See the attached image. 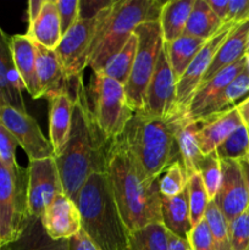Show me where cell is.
Instances as JSON below:
<instances>
[{"label": "cell", "instance_id": "6da1fadb", "mask_svg": "<svg viewBox=\"0 0 249 250\" xmlns=\"http://www.w3.org/2000/svg\"><path fill=\"white\" fill-rule=\"evenodd\" d=\"M75 106L68 139L62 151L55 156L62 190L75 200L85 181L98 172H105L110 143L95 122L87 88L82 78L73 81Z\"/></svg>", "mask_w": 249, "mask_h": 250}, {"label": "cell", "instance_id": "7a4b0ae2", "mask_svg": "<svg viewBox=\"0 0 249 250\" xmlns=\"http://www.w3.org/2000/svg\"><path fill=\"white\" fill-rule=\"evenodd\" d=\"M105 173L129 232L161 222L159 180L149 178L116 141L110 143Z\"/></svg>", "mask_w": 249, "mask_h": 250}, {"label": "cell", "instance_id": "3957f363", "mask_svg": "<svg viewBox=\"0 0 249 250\" xmlns=\"http://www.w3.org/2000/svg\"><path fill=\"white\" fill-rule=\"evenodd\" d=\"M176 115L158 119L137 111L124 132L114 139L151 180H159L171 164L181 161L176 141Z\"/></svg>", "mask_w": 249, "mask_h": 250}, {"label": "cell", "instance_id": "277c9868", "mask_svg": "<svg viewBox=\"0 0 249 250\" xmlns=\"http://www.w3.org/2000/svg\"><path fill=\"white\" fill-rule=\"evenodd\" d=\"M82 231L99 250H128L131 232L122 220L106 173H93L75 199Z\"/></svg>", "mask_w": 249, "mask_h": 250}, {"label": "cell", "instance_id": "5b68a950", "mask_svg": "<svg viewBox=\"0 0 249 250\" xmlns=\"http://www.w3.org/2000/svg\"><path fill=\"white\" fill-rule=\"evenodd\" d=\"M163 5L158 0H114L105 7L88 60L92 72L103 70L131 38L138 24L158 21Z\"/></svg>", "mask_w": 249, "mask_h": 250}, {"label": "cell", "instance_id": "8992f818", "mask_svg": "<svg viewBox=\"0 0 249 250\" xmlns=\"http://www.w3.org/2000/svg\"><path fill=\"white\" fill-rule=\"evenodd\" d=\"M87 93L98 127L107 141H114L134 114L127 103L124 85L104 73L93 72Z\"/></svg>", "mask_w": 249, "mask_h": 250}, {"label": "cell", "instance_id": "52a82bcc", "mask_svg": "<svg viewBox=\"0 0 249 250\" xmlns=\"http://www.w3.org/2000/svg\"><path fill=\"white\" fill-rule=\"evenodd\" d=\"M28 170L7 167L0 163V243L16 241L23 232L28 215Z\"/></svg>", "mask_w": 249, "mask_h": 250}, {"label": "cell", "instance_id": "ba28073f", "mask_svg": "<svg viewBox=\"0 0 249 250\" xmlns=\"http://www.w3.org/2000/svg\"><path fill=\"white\" fill-rule=\"evenodd\" d=\"M134 34L138 39V46L131 75L124 89L129 107L137 112L143 110L146 88L155 71L164 39L159 20L138 24Z\"/></svg>", "mask_w": 249, "mask_h": 250}, {"label": "cell", "instance_id": "9c48e42d", "mask_svg": "<svg viewBox=\"0 0 249 250\" xmlns=\"http://www.w3.org/2000/svg\"><path fill=\"white\" fill-rule=\"evenodd\" d=\"M103 10L89 19L78 20L75 26L63 34L56 46V55L71 81L82 78L83 71L88 67L93 41L102 19Z\"/></svg>", "mask_w": 249, "mask_h": 250}, {"label": "cell", "instance_id": "30bf717a", "mask_svg": "<svg viewBox=\"0 0 249 250\" xmlns=\"http://www.w3.org/2000/svg\"><path fill=\"white\" fill-rule=\"evenodd\" d=\"M0 121L12 134L17 146L23 149L29 161L55 158L50 141L44 136L38 122L28 112L4 106L0 109Z\"/></svg>", "mask_w": 249, "mask_h": 250}, {"label": "cell", "instance_id": "8fae6325", "mask_svg": "<svg viewBox=\"0 0 249 250\" xmlns=\"http://www.w3.org/2000/svg\"><path fill=\"white\" fill-rule=\"evenodd\" d=\"M28 215L41 219L49 205L63 193L55 158L29 161L28 166Z\"/></svg>", "mask_w": 249, "mask_h": 250}, {"label": "cell", "instance_id": "7c38bea8", "mask_svg": "<svg viewBox=\"0 0 249 250\" xmlns=\"http://www.w3.org/2000/svg\"><path fill=\"white\" fill-rule=\"evenodd\" d=\"M176 85L177 81L173 76L163 46L154 75L146 88L142 111L158 119H170L177 114Z\"/></svg>", "mask_w": 249, "mask_h": 250}, {"label": "cell", "instance_id": "4fadbf2b", "mask_svg": "<svg viewBox=\"0 0 249 250\" xmlns=\"http://www.w3.org/2000/svg\"><path fill=\"white\" fill-rule=\"evenodd\" d=\"M234 26L236 24L229 23V22L224 23V26L220 28V31L214 37H211L209 41L205 42L203 48L200 49L197 56L193 59V61L188 66L182 77L177 81L176 97H177L178 112L186 114L195 90L198 89L200 83L203 82L205 73L209 70L212 60H214V56L216 55L217 50H219L220 46L222 45V43H224L225 39L227 38V36L233 29Z\"/></svg>", "mask_w": 249, "mask_h": 250}, {"label": "cell", "instance_id": "5bb4252c", "mask_svg": "<svg viewBox=\"0 0 249 250\" xmlns=\"http://www.w3.org/2000/svg\"><path fill=\"white\" fill-rule=\"evenodd\" d=\"M212 200L228 224L249 207L248 189L238 161L221 160V183Z\"/></svg>", "mask_w": 249, "mask_h": 250}, {"label": "cell", "instance_id": "9a60e30c", "mask_svg": "<svg viewBox=\"0 0 249 250\" xmlns=\"http://www.w3.org/2000/svg\"><path fill=\"white\" fill-rule=\"evenodd\" d=\"M44 231L51 239H71L82 229L81 215L75 200L61 193L41 217Z\"/></svg>", "mask_w": 249, "mask_h": 250}, {"label": "cell", "instance_id": "2e32d148", "mask_svg": "<svg viewBox=\"0 0 249 250\" xmlns=\"http://www.w3.org/2000/svg\"><path fill=\"white\" fill-rule=\"evenodd\" d=\"M34 43V42H33ZM36 48V67L42 98L50 97L63 92H71L73 81L70 80L61 65L55 50H50L34 43Z\"/></svg>", "mask_w": 249, "mask_h": 250}, {"label": "cell", "instance_id": "e0dca14e", "mask_svg": "<svg viewBox=\"0 0 249 250\" xmlns=\"http://www.w3.org/2000/svg\"><path fill=\"white\" fill-rule=\"evenodd\" d=\"M198 121V141L203 155L212 153L217 146L243 124L237 106L227 109L219 114L210 115Z\"/></svg>", "mask_w": 249, "mask_h": 250}, {"label": "cell", "instance_id": "ac0fdd59", "mask_svg": "<svg viewBox=\"0 0 249 250\" xmlns=\"http://www.w3.org/2000/svg\"><path fill=\"white\" fill-rule=\"evenodd\" d=\"M23 89L24 85L12 60L10 37L0 27V109L12 106L27 112L22 97Z\"/></svg>", "mask_w": 249, "mask_h": 250}, {"label": "cell", "instance_id": "d6986e66", "mask_svg": "<svg viewBox=\"0 0 249 250\" xmlns=\"http://www.w3.org/2000/svg\"><path fill=\"white\" fill-rule=\"evenodd\" d=\"M10 48L15 67L23 83L24 90H27L33 99H41L42 92L37 77L36 48L33 41L26 34H15L10 37Z\"/></svg>", "mask_w": 249, "mask_h": 250}, {"label": "cell", "instance_id": "ffe728a7", "mask_svg": "<svg viewBox=\"0 0 249 250\" xmlns=\"http://www.w3.org/2000/svg\"><path fill=\"white\" fill-rule=\"evenodd\" d=\"M49 141L53 146L55 156L62 151L68 139L75 106V95L71 92L59 93L49 98Z\"/></svg>", "mask_w": 249, "mask_h": 250}, {"label": "cell", "instance_id": "44dd1931", "mask_svg": "<svg viewBox=\"0 0 249 250\" xmlns=\"http://www.w3.org/2000/svg\"><path fill=\"white\" fill-rule=\"evenodd\" d=\"M246 68V58L241 59L233 65L224 68L216 75L212 76L210 80L205 81L198 87L189 103L186 115L189 119L195 120L198 115Z\"/></svg>", "mask_w": 249, "mask_h": 250}, {"label": "cell", "instance_id": "7402d4cb", "mask_svg": "<svg viewBox=\"0 0 249 250\" xmlns=\"http://www.w3.org/2000/svg\"><path fill=\"white\" fill-rule=\"evenodd\" d=\"M249 36V20L242 23L236 24L233 27L227 38L220 46L217 50L216 55L214 56L211 65H210L209 70L205 73L203 82L210 80L214 75L220 72L224 68L228 67V66L233 65L237 61L243 59L247 53V42H248ZM202 82V83H203ZM200 83V84H202Z\"/></svg>", "mask_w": 249, "mask_h": 250}, {"label": "cell", "instance_id": "603a6c76", "mask_svg": "<svg viewBox=\"0 0 249 250\" xmlns=\"http://www.w3.org/2000/svg\"><path fill=\"white\" fill-rule=\"evenodd\" d=\"M198 121L189 119L183 112L176 115V141L180 150L181 161L189 177L197 172L198 165L203 158L198 141Z\"/></svg>", "mask_w": 249, "mask_h": 250}, {"label": "cell", "instance_id": "cb8c5ba5", "mask_svg": "<svg viewBox=\"0 0 249 250\" xmlns=\"http://www.w3.org/2000/svg\"><path fill=\"white\" fill-rule=\"evenodd\" d=\"M161 224L167 232L187 241L193 229L187 187L176 197L161 198Z\"/></svg>", "mask_w": 249, "mask_h": 250}, {"label": "cell", "instance_id": "d4e9b609", "mask_svg": "<svg viewBox=\"0 0 249 250\" xmlns=\"http://www.w3.org/2000/svg\"><path fill=\"white\" fill-rule=\"evenodd\" d=\"M26 36L34 43L50 50H55L62 38L55 0H45V4L36 21L28 24Z\"/></svg>", "mask_w": 249, "mask_h": 250}, {"label": "cell", "instance_id": "484cf974", "mask_svg": "<svg viewBox=\"0 0 249 250\" xmlns=\"http://www.w3.org/2000/svg\"><path fill=\"white\" fill-rule=\"evenodd\" d=\"M195 0H170L164 2L160 11L161 33L164 43H170L185 34Z\"/></svg>", "mask_w": 249, "mask_h": 250}, {"label": "cell", "instance_id": "4316f807", "mask_svg": "<svg viewBox=\"0 0 249 250\" xmlns=\"http://www.w3.org/2000/svg\"><path fill=\"white\" fill-rule=\"evenodd\" d=\"M1 250H71L70 239H51L44 231L41 219H29L21 236Z\"/></svg>", "mask_w": 249, "mask_h": 250}, {"label": "cell", "instance_id": "83f0119b", "mask_svg": "<svg viewBox=\"0 0 249 250\" xmlns=\"http://www.w3.org/2000/svg\"><path fill=\"white\" fill-rule=\"evenodd\" d=\"M207 41L195 38V37L183 34L182 37L170 43H164L166 56H167L168 63L172 70L176 81L182 77L183 73L190 65L193 59L197 56L200 49Z\"/></svg>", "mask_w": 249, "mask_h": 250}, {"label": "cell", "instance_id": "f1b7e54d", "mask_svg": "<svg viewBox=\"0 0 249 250\" xmlns=\"http://www.w3.org/2000/svg\"><path fill=\"white\" fill-rule=\"evenodd\" d=\"M222 26L224 22L210 9L208 0H195L186 26L185 34L203 41H209Z\"/></svg>", "mask_w": 249, "mask_h": 250}, {"label": "cell", "instance_id": "f546056e", "mask_svg": "<svg viewBox=\"0 0 249 250\" xmlns=\"http://www.w3.org/2000/svg\"><path fill=\"white\" fill-rule=\"evenodd\" d=\"M249 94V73L244 68L199 115L195 120H202L210 115L219 114L227 109L236 106V102Z\"/></svg>", "mask_w": 249, "mask_h": 250}, {"label": "cell", "instance_id": "4dcf8cb0", "mask_svg": "<svg viewBox=\"0 0 249 250\" xmlns=\"http://www.w3.org/2000/svg\"><path fill=\"white\" fill-rule=\"evenodd\" d=\"M137 46H138V39H137V36L133 32L131 38L122 46L121 50L117 54H115L107 61L106 65L103 67V70L98 71V72L104 73L105 76L117 81L120 84H122L124 87L126 82L128 81L129 75H131L132 67H133Z\"/></svg>", "mask_w": 249, "mask_h": 250}, {"label": "cell", "instance_id": "1f68e13d", "mask_svg": "<svg viewBox=\"0 0 249 250\" xmlns=\"http://www.w3.org/2000/svg\"><path fill=\"white\" fill-rule=\"evenodd\" d=\"M128 250H168L167 231L159 222L131 232Z\"/></svg>", "mask_w": 249, "mask_h": 250}, {"label": "cell", "instance_id": "d6a6232c", "mask_svg": "<svg viewBox=\"0 0 249 250\" xmlns=\"http://www.w3.org/2000/svg\"><path fill=\"white\" fill-rule=\"evenodd\" d=\"M204 220L211 232L216 250H232L229 239V225L214 200H210Z\"/></svg>", "mask_w": 249, "mask_h": 250}, {"label": "cell", "instance_id": "836d02e7", "mask_svg": "<svg viewBox=\"0 0 249 250\" xmlns=\"http://www.w3.org/2000/svg\"><path fill=\"white\" fill-rule=\"evenodd\" d=\"M220 160H241L249 154V129L244 125L232 132L216 148Z\"/></svg>", "mask_w": 249, "mask_h": 250}, {"label": "cell", "instance_id": "e575fe53", "mask_svg": "<svg viewBox=\"0 0 249 250\" xmlns=\"http://www.w3.org/2000/svg\"><path fill=\"white\" fill-rule=\"evenodd\" d=\"M187 189L188 202H189L190 221H192L193 227H194L202 220H204V215L210 199L208 197L207 189H205L202 177H200L198 172H194L188 177Z\"/></svg>", "mask_w": 249, "mask_h": 250}, {"label": "cell", "instance_id": "d590c367", "mask_svg": "<svg viewBox=\"0 0 249 250\" xmlns=\"http://www.w3.org/2000/svg\"><path fill=\"white\" fill-rule=\"evenodd\" d=\"M188 176L181 161L171 164L159 177V190L161 198H173L187 187Z\"/></svg>", "mask_w": 249, "mask_h": 250}, {"label": "cell", "instance_id": "8d00e7d4", "mask_svg": "<svg viewBox=\"0 0 249 250\" xmlns=\"http://www.w3.org/2000/svg\"><path fill=\"white\" fill-rule=\"evenodd\" d=\"M197 172L202 177L208 197L210 200H212L216 197L220 183H221V160L217 156L216 151L203 155L198 165Z\"/></svg>", "mask_w": 249, "mask_h": 250}, {"label": "cell", "instance_id": "74e56055", "mask_svg": "<svg viewBox=\"0 0 249 250\" xmlns=\"http://www.w3.org/2000/svg\"><path fill=\"white\" fill-rule=\"evenodd\" d=\"M228 225L232 250H249V207Z\"/></svg>", "mask_w": 249, "mask_h": 250}, {"label": "cell", "instance_id": "f35d334b", "mask_svg": "<svg viewBox=\"0 0 249 250\" xmlns=\"http://www.w3.org/2000/svg\"><path fill=\"white\" fill-rule=\"evenodd\" d=\"M61 34H66L80 20V0H55Z\"/></svg>", "mask_w": 249, "mask_h": 250}, {"label": "cell", "instance_id": "ab89813d", "mask_svg": "<svg viewBox=\"0 0 249 250\" xmlns=\"http://www.w3.org/2000/svg\"><path fill=\"white\" fill-rule=\"evenodd\" d=\"M187 241L192 250H216L211 232L205 220H202L193 227Z\"/></svg>", "mask_w": 249, "mask_h": 250}, {"label": "cell", "instance_id": "60d3db41", "mask_svg": "<svg viewBox=\"0 0 249 250\" xmlns=\"http://www.w3.org/2000/svg\"><path fill=\"white\" fill-rule=\"evenodd\" d=\"M16 146L17 142L0 121V163L7 167H16L19 165L16 161Z\"/></svg>", "mask_w": 249, "mask_h": 250}, {"label": "cell", "instance_id": "b9f144b4", "mask_svg": "<svg viewBox=\"0 0 249 250\" xmlns=\"http://www.w3.org/2000/svg\"><path fill=\"white\" fill-rule=\"evenodd\" d=\"M249 20V0H229L226 22L239 24Z\"/></svg>", "mask_w": 249, "mask_h": 250}, {"label": "cell", "instance_id": "7bdbcfd3", "mask_svg": "<svg viewBox=\"0 0 249 250\" xmlns=\"http://www.w3.org/2000/svg\"><path fill=\"white\" fill-rule=\"evenodd\" d=\"M70 248L71 250H99L82 229L70 239Z\"/></svg>", "mask_w": 249, "mask_h": 250}, {"label": "cell", "instance_id": "ee69618b", "mask_svg": "<svg viewBox=\"0 0 249 250\" xmlns=\"http://www.w3.org/2000/svg\"><path fill=\"white\" fill-rule=\"evenodd\" d=\"M228 1L229 0H208L210 9L224 23L226 21L227 12H228Z\"/></svg>", "mask_w": 249, "mask_h": 250}, {"label": "cell", "instance_id": "f6af8a7d", "mask_svg": "<svg viewBox=\"0 0 249 250\" xmlns=\"http://www.w3.org/2000/svg\"><path fill=\"white\" fill-rule=\"evenodd\" d=\"M167 242H168V250H192L190 249L188 241L180 238L175 234L167 232Z\"/></svg>", "mask_w": 249, "mask_h": 250}, {"label": "cell", "instance_id": "bcb514c9", "mask_svg": "<svg viewBox=\"0 0 249 250\" xmlns=\"http://www.w3.org/2000/svg\"><path fill=\"white\" fill-rule=\"evenodd\" d=\"M45 0H31L28 1V23H33L41 14Z\"/></svg>", "mask_w": 249, "mask_h": 250}, {"label": "cell", "instance_id": "7dc6e473", "mask_svg": "<svg viewBox=\"0 0 249 250\" xmlns=\"http://www.w3.org/2000/svg\"><path fill=\"white\" fill-rule=\"evenodd\" d=\"M236 106L238 109V112L241 115L244 126L249 129V95L244 98L243 100H241V103H238Z\"/></svg>", "mask_w": 249, "mask_h": 250}, {"label": "cell", "instance_id": "c3c4849f", "mask_svg": "<svg viewBox=\"0 0 249 250\" xmlns=\"http://www.w3.org/2000/svg\"><path fill=\"white\" fill-rule=\"evenodd\" d=\"M239 167H241L242 175H243L244 182H246L247 189H248V194H249V154L247 156H244L243 159L238 160Z\"/></svg>", "mask_w": 249, "mask_h": 250}, {"label": "cell", "instance_id": "681fc988", "mask_svg": "<svg viewBox=\"0 0 249 250\" xmlns=\"http://www.w3.org/2000/svg\"><path fill=\"white\" fill-rule=\"evenodd\" d=\"M244 58H246V68H247V71H248V73H249V53H247Z\"/></svg>", "mask_w": 249, "mask_h": 250}, {"label": "cell", "instance_id": "f907efd6", "mask_svg": "<svg viewBox=\"0 0 249 250\" xmlns=\"http://www.w3.org/2000/svg\"><path fill=\"white\" fill-rule=\"evenodd\" d=\"M247 53H249V36H248V42H247Z\"/></svg>", "mask_w": 249, "mask_h": 250}, {"label": "cell", "instance_id": "816d5d0a", "mask_svg": "<svg viewBox=\"0 0 249 250\" xmlns=\"http://www.w3.org/2000/svg\"><path fill=\"white\" fill-rule=\"evenodd\" d=\"M1 248H2V247H1V243H0V250H1Z\"/></svg>", "mask_w": 249, "mask_h": 250}]
</instances>
